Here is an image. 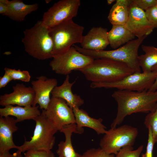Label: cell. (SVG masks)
I'll return each instance as SVG.
<instances>
[{"label":"cell","instance_id":"cell-1","mask_svg":"<svg viewBox=\"0 0 157 157\" xmlns=\"http://www.w3.org/2000/svg\"><path fill=\"white\" fill-rule=\"evenodd\" d=\"M112 96L116 101L117 113L110 125L114 128L121 124L125 118L133 113H149L157 107V90L136 91L118 90Z\"/></svg>","mask_w":157,"mask_h":157},{"label":"cell","instance_id":"cell-2","mask_svg":"<svg viewBox=\"0 0 157 157\" xmlns=\"http://www.w3.org/2000/svg\"><path fill=\"white\" fill-rule=\"evenodd\" d=\"M92 82L119 81L134 73L126 64L107 58L95 59L86 67L78 70Z\"/></svg>","mask_w":157,"mask_h":157},{"label":"cell","instance_id":"cell-3","mask_svg":"<svg viewBox=\"0 0 157 157\" xmlns=\"http://www.w3.org/2000/svg\"><path fill=\"white\" fill-rule=\"evenodd\" d=\"M147 36L131 40L124 45L111 50L94 51L86 50L77 45L74 47L80 53L94 59L107 58L126 64L134 72H141L138 51L140 45Z\"/></svg>","mask_w":157,"mask_h":157},{"label":"cell","instance_id":"cell-4","mask_svg":"<svg viewBox=\"0 0 157 157\" xmlns=\"http://www.w3.org/2000/svg\"><path fill=\"white\" fill-rule=\"evenodd\" d=\"M22 41L25 51L33 57L41 60L53 58V42L49 29L42 24L41 20L24 31Z\"/></svg>","mask_w":157,"mask_h":157},{"label":"cell","instance_id":"cell-5","mask_svg":"<svg viewBox=\"0 0 157 157\" xmlns=\"http://www.w3.org/2000/svg\"><path fill=\"white\" fill-rule=\"evenodd\" d=\"M33 120L35 122L33 136L29 141L25 138L24 143L17 149L21 153L31 149L51 150L55 142L54 135L58 131L47 117L44 110Z\"/></svg>","mask_w":157,"mask_h":157},{"label":"cell","instance_id":"cell-6","mask_svg":"<svg viewBox=\"0 0 157 157\" xmlns=\"http://www.w3.org/2000/svg\"><path fill=\"white\" fill-rule=\"evenodd\" d=\"M49 29L53 43V57L64 53L75 43H80L84 28L71 19Z\"/></svg>","mask_w":157,"mask_h":157},{"label":"cell","instance_id":"cell-7","mask_svg":"<svg viewBox=\"0 0 157 157\" xmlns=\"http://www.w3.org/2000/svg\"><path fill=\"white\" fill-rule=\"evenodd\" d=\"M138 134L136 128L128 125L111 128L101 139L100 147L109 154L116 155L122 147L133 146Z\"/></svg>","mask_w":157,"mask_h":157},{"label":"cell","instance_id":"cell-8","mask_svg":"<svg viewBox=\"0 0 157 157\" xmlns=\"http://www.w3.org/2000/svg\"><path fill=\"white\" fill-rule=\"evenodd\" d=\"M157 74L153 71L134 72L119 81L110 82H92V88H116L118 90L136 91L148 90L152 86Z\"/></svg>","mask_w":157,"mask_h":157},{"label":"cell","instance_id":"cell-9","mask_svg":"<svg viewBox=\"0 0 157 157\" xmlns=\"http://www.w3.org/2000/svg\"><path fill=\"white\" fill-rule=\"evenodd\" d=\"M49 65L52 70L56 73L66 76L73 71L83 68L94 60L77 51L72 46L64 53L54 56Z\"/></svg>","mask_w":157,"mask_h":157},{"label":"cell","instance_id":"cell-10","mask_svg":"<svg viewBox=\"0 0 157 157\" xmlns=\"http://www.w3.org/2000/svg\"><path fill=\"white\" fill-rule=\"evenodd\" d=\"M80 0H61L55 3L43 15L42 24L48 28L72 19L77 15Z\"/></svg>","mask_w":157,"mask_h":157},{"label":"cell","instance_id":"cell-11","mask_svg":"<svg viewBox=\"0 0 157 157\" xmlns=\"http://www.w3.org/2000/svg\"><path fill=\"white\" fill-rule=\"evenodd\" d=\"M44 110L47 117L58 131L65 126L75 123L73 109L61 98L51 97L47 109Z\"/></svg>","mask_w":157,"mask_h":157},{"label":"cell","instance_id":"cell-12","mask_svg":"<svg viewBox=\"0 0 157 157\" xmlns=\"http://www.w3.org/2000/svg\"><path fill=\"white\" fill-rule=\"evenodd\" d=\"M125 25L138 38L147 36L154 28L147 18L145 11L136 6L132 0H130L129 17Z\"/></svg>","mask_w":157,"mask_h":157},{"label":"cell","instance_id":"cell-13","mask_svg":"<svg viewBox=\"0 0 157 157\" xmlns=\"http://www.w3.org/2000/svg\"><path fill=\"white\" fill-rule=\"evenodd\" d=\"M13 91L0 96V105L3 106L10 105L26 106L33 105L35 97L32 87L17 83L13 86Z\"/></svg>","mask_w":157,"mask_h":157},{"label":"cell","instance_id":"cell-14","mask_svg":"<svg viewBox=\"0 0 157 157\" xmlns=\"http://www.w3.org/2000/svg\"><path fill=\"white\" fill-rule=\"evenodd\" d=\"M31 82L35 97L33 106L38 104L40 109L46 110L50 101V95L53 88L57 86L58 82L55 78H48L40 76Z\"/></svg>","mask_w":157,"mask_h":157},{"label":"cell","instance_id":"cell-15","mask_svg":"<svg viewBox=\"0 0 157 157\" xmlns=\"http://www.w3.org/2000/svg\"><path fill=\"white\" fill-rule=\"evenodd\" d=\"M107 29L101 27H93L85 35L80 43L81 48L91 50H104L109 44Z\"/></svg>","mask_w":157,"mask_h":157},{"label":"cell","instance_id":"cell-16","mask_svg":"<svg viewBox=\"0 0 157 157\" xmlns=\"http://www.w3.org/2000/svg\"><path fill=\"white\" fill-rule=\"evenodd\" d=\"M16 119L9 116L0 117V153L9 151L11 149H17L14 143L13 134L18 127Z\"/></svg>","mask_w":157,"mask_h":157},{"label":"cell","instance_id":"cell-17","mask_svg":"<svg viewBox=\"0 0 157 157\" xmlns=\"http://www.w3.org/2000/svg\"><path fill=\"white\" fill-rule=\"evenodd\" d=\"M73 110L76 125V133H83L84 127L92 129L98 135L104 134L106 133V127L102 124V118L97 119L92 117L86 112L79 107H75Z\"/></svg>","mask_w":157,"mask_h":157},{"label":"cell","instance_id":"cell-18","mask_svg":"<svg viewBox=\"0 0 157 157\" xmlns=\"http://www.w3.org/2000/svg\"><path fill=\"white\" fill-rule=\"evenodd\" d=\"M75 81L71 83L69 75L66 76L62 85L55 87L51 92L52 97H58L65 100L72 109L79 107L84 103V101L80 96L74 94L72 87Z\"/></svg>","mask_w":157,"mask_h":157},{"label":"cell","instance_id":"cell-19","mask_svg":"<svg viewBox=\"0 0 157 157\" xmlns=\"http://www.w3.org/2000/svg\"><path fill=\"white\" fill-rule=\"evenodd\" d=\"M39 106H29L22 107L10 105L0 108V117L12 116L16 117L17 122L28 119H33L41 113Z\"/></svg>","mask_w":157,"mask_h":157},{"label":"cell","instance_id":"cell-20","mask_svg":"<svg viewBox=\"0 0 157 157\" xmlns=\"http://www.w3.org/2000/svg\"><path fill=\"white\" fill-rule=\"evenodd\" d=\"M7 5L8 11L6 16L17 22L24 20L27 15L36 11L39 7L37 3L27 4L21 0H8Z\"/></svg>","mask_w":157,"mask_h":157},{"label":"cell","instance_id":"cell-21","mask_svg":"<svg viewBox=\"0 0 157 157\" xmlns=\"http://www.w3.org/2000/svg\"><path fill=\"white\" fill-rule=\"evenodd\" d=\"M75 123L64 126L60 131L65 137V141H61L58 145L56 151L58 157H81V155L76 152L72 145V136L73 133H76Z\"/></svg>","mask_w":157,"mask_h":157},{"label":"cell","instance_id":"cell-22","mask_svg":"<svg viewBox=\"0 0 157 157\" xmlns=\"http://www.w3.org/2000/svg\"><path fill=\"white\" fill-rule=\"evenodd\" d=\"M108 37L110 47L117 49L133 40L135 36L125 25H113L108 32Z\"/></svg>","mask_w":157,"mask_h":157},{"label":"cell","instance_id":"cell-23","mask_svg":"<svg viewBox=\"0 0 157 157\" xmlns=\"http://www.w3.org/2000/svg\"><path fill=\"white\" fill-rule=\"evenodd\" d=\"M130 0H117L110 9L108 18L113 25H125L129 15Z\"/></svg>","mask_w":157,"mask_h":157},{"label":"cell","instance_id":"cell-24","mask_svg":"<svg viewBox=\"0 0 157 157\" xmlns=\"http://www.w3.org/2000/svg\"><path fill=\"white\" fill-rule=\"evenodd\" d=\"M142 48L144 53L139 56L140 66L143 72H150L151 68L157 64V47L142 44Z\"/></svg>","mask_w":157,"mask_h":157},{"label":"cell","instance_id":"cell-25","mask_svg":"<svg viewBox=\"0 0 157 157\" xmlns=\"http://www.w3.org/2000/svg\"><path fill=\"white\" fill-rule=\"evenodd\" d=\"M144 124L147 128H149L152 131L154 143L157 142V107L154 111L146 115Z\"/></svg>","mask_w":157,"mask_h":157},{"label":"cell","instance_id":"cell-26","mask_svg":"<svg viewBox=\"0 0 157 157\" xmlns=\"http://www.w3.org/2000/svg\"><path fill=\"white\" fill-rule=\"evenodd\" d=\"M6 72L10 76L13 80H19L25 82H28L31 79V76L28 71H21L6 67L4 69Z\"/></svg>","mask_w":157,"mask_h":157},{"label":"cell","instance_id":"cell-27","mask_svg":"<svg viewBox=\"0 0 157 157\" xmlns=\"http://www.w3.org/2000/svg\"><path fill=\"white\" fill-rule=\"evenodd\" d=\"M143 147V145H141L136 149L133 150V146H125L122 148L114 157H139Z\"/></svg>","mask_w":157,"mask_h":157},{"label":"cell","instance_id":"cell-28","mask_svg":"<svg viewBox=\"0 0 157 157\" xmlns=\"http://www.w3.org/2000/svg\"><path fill=\"white\" fill-rule=\"evenodd\" d=\"M113 154H109L100 147L90 149L81 155V157H114Z\"/></svg>","mask_w":157,"mask_h":157},{"label":"cell","instance_id":"cell-29","mask_svg":"<svg viewBox=\"0 0 157 157\" xmlns=\"http://www.w3.org/2000/svg\"><path fill=\"white\" fill-rule=\"evenodd\" d=\"M145 12L149 22L154 28H157V9L155 6L146 10Z\"/></svg>","mask_w":157,"mask_h":157},{"label":"cell","instance_id":"cell-30","mask_svg":"<svg viewBox=\"0 0 157 157\" xmlns=\"http://www.w3.org/2000/svg\"><path fill=\"white\" fill-rule=\"evenodd\" d=\"M148 136L146 150L144 154H142L141 157H152L153 151L155 144L151 129L148 128Z\"/></svg>","mask_w":157,"mask_h":157},{"label":"cell","instance_id":"cell-31","mask_svg":"<svg viewBox=\"0 0 157 157\" xmlns=\"http://www.w3.org/2000/svg\"><path fill=\"white\" fill-rule=\"evenodd\" d=\"M133 3L138 7L144 10L155 6L156 0H133Z\"/></svg>","mask_w":157,"mask_h":157},{"label":"cell","instance_id":"cell-32","mask_svg":"<svg viewBox=\"0 0 157 157\" xmlns=\"http://www.w3.org/2000/svg\"><path fill=\"white\" fill-rule=\"evenodd\" d=\"M26 153L31 157H55L51 150L31 149Z\"/></svg>","mask_w":157,"mask_h":157},{"label":"cell","instance_id":"cell-33","mask_svg":"<svg viewBox=\"0 0 157 157\" xmlns=\"http://www.w3.org/2000/svg\"><path fill=\"white\" fill-rule=\"evenodd\" d=\"M13 79L9 75L5 72L3 76L0 77V88L5 87Z\"/></svg>","mask_w":157,"mask_h":157},{"label":"cell","instance_id":"cell-34","mask_svg":"<svg viewBox=\"0 0 157 157\" xmlns=\"http://www.w3.org/2000/svg\"><path fill=\"white\" fill-rule=\"evenodd\" d=\"M8 0H0V14L6 16L8 11Z\"/></svg>","mask_w":157,"mask_h":157},{"label":"cell","instance_id":"cell-35","mask_svg":"<svg viewBox=\"0 0 157 157\" xmlns=\"http://www.w3.org/2000/svg\"><path fill=\"white\" fill-rule=\"evenodd\" d=\"M0 157H24L19 151L17 150L13 154L10 153L9 151L0 153Z\"/></svg>","mask_w":157,"mask_h":157},{"label":"cell","instance_id":"cell-36","mask_svg":"<svg viewBox=\"0 0 157 157\" xmlns=\"http://www.w3.org/2000/svg\"><path fill=\"white\" fill-rule=\"evenodd\" d=\"M151 71L156 73L157 74V64L153 66L151 68ZM157 90V75L155 81L151 87L148 90L151 92L155 91Z\"/></svg>","mask_w":157,"mask_h":157},{"label":"cell","instance_id":"cell-37","mask_svg":"<svg viewBox=\"0 0 157 157\" xmlns=\"http://www.w3.org/2000/svg\"><path fill=\"white\" fill-rule=\"evenodd\" d=\"M115 0H107V3L108 5L111 4L112 3L115 1Z\"/></svg>","mask_w":157,"mask_h":157},{"label":"cell","instance_id":"cell-38","mask_svg":"<svg viewBox=\"0 0 157 157\" xmlns=\"http://www.w3.org/2000/svg\"><path fill=\"white\" fill-rule=\"evenodd\" d=\"M24 157H31L26 152L24 153Z\"/></svg>","mask_w":157,"mask_h":157},{"label":"cell","instance_id":"cell-39","mask_svg":"<svg viewBox=\"0 0 157 157\" xmlns=\"http://www.w3.org/2000/svg\"><path fill=\"white\" fill-rule=\"evenodd\" d=\"M51 0H45V2L47 3H48L50 2Z\"/></svg>","mask_w":157,"mask_h":157},{"label":"cell","instance_id":"cell-40","mask_svg":"<svg viewBox=\"0 0 157 157\" xmlns=\"http://www.w3.org/2000/svg\"><path fill=\"white\" fill-rule=\"evenodd\" d=\"M155 6L157 9V0H156V3Z\"/></svg>","mask_w":157,"mask_h":157}]
</instances>
